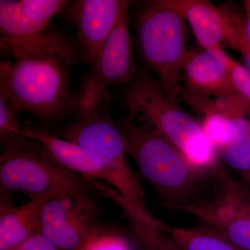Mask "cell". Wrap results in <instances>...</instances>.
Wrapping results in <instances>:
<instances>
[{
    "label": "cell",
    "mask_w": 250,
    "mask_h": 250,
    "mask_svg": "<svg viewBox=\"0 0 250 250\" xmlns=\"http://www.w3.org/2000/svg\"><path fill=\"white\" fill-rule=\"evenodd\" d=\"M118 126L126 154L159 193L163 206L188 203L205 174L192 168L170 143L148 126L128 118L121 120Z\"/></svg>",
    "instance_id": "3957f363"
},
{
    "label": "cell",
    "mask_w": 250,
    "mask_h": 250,
    "mask_svg": "<svg viewBox=\"0 0 250 250\" xmlns=\"http://www.w3.org/2000/svg\"><path fill=\"white\" fill-rule=\"evenodd\" d=\"M49 198H40L17 207L10 200L0 205V250H13L41 233V215Z\"/></svg>",
    "instance_id": "4fadbf2b"
},
{
    "label": "cell",
    "mask_w": 250,
    "mask_h": 250,
    "mask_svg": "<svg viewBox=\"0 0 250 250\" xmlns=\"http://www.w3.org/2000/svg\"><path fill=\"white\" fill-rule=\"evenodd\" d=\"M165 224L147 227L134 235L144 250H182L164 228Z\"/></svg>",
    "instance_id": "d6986e66"
},
{
    "label": "cell",
    "mask_w": 250,
    "mask_h": 250,
    "mask_svg": "<svg viewBox=\"0 0 250 250\" xmlns=\"http://www.w3.org/2000/svg\"><path fill=\"white\" fill-rule=\"evenodd\" d=\"M245 9V21H246V30L247 39L250 46V0L243 1Z\"/></svg>",
    "instance_id": "cb8c5ba5"
},
{
    "label": "cell",
    "mask_w": 250,
    "mask_h": 250,
    "mask_svg": "<svg viewBox=\"0 0 250 250\" xmlns=\"http://www.w3.org/2000/svg\"><path fill=\"white\" fill-rule=\"evenodd\" d=\"M235 62L221 47L190 52L182 72L185 91L204 96L236 91L231 77Z\"/></svg>",
    "instance_id": "8fae6325"
},
{
    "label": "cell",
    "mask_w": 250,
    "mask_h": 250,
    "mask_svg": "<svg viewBox=\"0 0 250 250\" xmlns=\"http://www.w3.org/2000/svg\"><path fill=\"white\" fill-rule=\"evenodd\" d=\"M231 77L237 91L241 93L250 103V74L243 65L236 62L233 65Z\"/></svg>",
    "instance_id": "7402d4cb"
},
{
    "label": "cell",
    "mask_w": 250,
    "mask_h": 250,
    "mask_svg": "<svg viewBox=\"0 0 250 250\" xmlns=\"http://www.w3.org/2000/svg\"><path fill=\"white\" fill-rule=\"evenodd\" d=\"M13 250H61L42 233L34 235Z\"/></svg>",
    "instance_id": "603a6c76"
},
{
    "label": "cell",
    "mask_w": 250,
    "mask_h": 250,
    "mask_svg": "<svg viewBox=\"0 0 250 250\" xmlns=\"http://www.w3.org/2000/svg\"><path fill=\"white\" fill-rule=\"evenodd\" d=\"M214 177L220 188L213 198L166 208L190 213L238 248L250 250V190L223 167Z\"/></svg>",
    "instance_id": "ba28073f"
},
{
    "label": "cell",
    "mask_w": 250,
    "mask_h": 250,
    "mask_svg": "<svg viewBox=\"0 0 250 250\" xmlns=\"http://www.w3.org/2000/svg\"><path fill=\"white\" fill-rule=\"evenodd\" d=\"M18 112L0 94V140L1 145L20 138L27 137V129L18 118Z\"/></svg>",
    "instance_id": "ac0fdd59"
},
{
    "label": "cell",
    "mask_w": 250,
    "mask_h": 250,
    "mask_svg": "<svg viewBox=\"0 0 250 250\" xmlns=\"http://www.w3.org/2000/svg\"><path fill=\"white\" fill-rule=\"evenodd\" d=\"M84 178L59 164L42 143L22 137L1 145V200L21 193L31 200L52 198L82 187Z\"/></svg>",
    "instance_id": "277c9868"
},
{
    "label": "cell",
    "mask_w": 250,
    "mask_h": 250,
    "mask_svg": "<svg viewBox=\"0 0 250 250\" xmlns=\"http://www.w3.org/2000/svg\"><path fill=\"white\" fill-rule=\"evenodd\" d=\"M134 72L127 4L74 93L71 113L79 120L109 108V88L129 83Z\"/></svg>",
    "instance_id": "8992f818"
},
{
    "label": "cell",
    "mask_w": 250,
    "mask_h": 250,
    "mask_svg": "<svg viewBox=\"0 0 250 250\" xmlns=\"http://www.w3.org/2000/svg\"><path fill=\"white\" fill-rule=\"evenodd\" d=\"M182 250H244L209 227L182 228L164 225Z\"/></svg>",
    "instance_id": "5bb4252c"
},
{
    "label": "cell",
    "mask_w": 250,
    "mask_h": 250,
    "mask_svg": "<svg viewBox=\"0 0 250 250\" xmlns=\"http://www.w3.org/2000/svg\"><path fill=\"white\" fill-rule=\"evenodd\" d=\"M9 55L11 59L1 64L0 94L18 113L44 121L71 113L70 73L79 59L75 42L47 28Z\"/></svg>",
    "instance_id": "6da1fadb"
},
{
    "label": "cell",
    "mask_w": 250,
    "mask_h": 250,
    "mask_svg": "<svg viewBox=\"0 0 250 250\" xmlns=\"http://www.w3.org/2000/svg\"><path fill=\"white\" fill-rule=\"evenodd\" d=\"M126 1L82 0L72 8L77 29L75 42L79 59L93 63L98 58L125 6Z\"/></svg>",
    "instance_id": "30bf717a"
},
{
    "label": "cell",
    "mask_w": 250,
    "mask_h": 250,
    "mask_svg": "<svg viewBox=\"0 0 250 250\" xmlns=\"http://www.w3.org/2000/svg\"><path fill=\"white\" fill-rule=\"evenodd\" d=\"M241 174L242 176H243V178L246 179L247 182L250 184V170H248V172H244V173H242Z\"/></svg>",
    "instance_id": "d4e9b609"
},
{
    "label": "cell",
    "mask_w": 250,
    "mask_h": 250,
    "mask_svg": "<svg viewBox=\"0 0 250 250\" xmlns=\"http://www.w3.org/2000/svg\"><path fill=\"white\" fill-rule=\"evenodd\" d=\"M123 104L129 120L170 143L197 172L213 176L221 166L216 148L206 137L201 125L179 107L157 79L135 77L123 93Z\"/></svg>",
    "instance_id": "7a4b0ae2"
},
{
    "label": "cell",
    "mask_w": 250,
    "mask_h": 250,
    "mask_svg": "<svg viewBox=\"0 0 250 250\" xmlns=\"http://www.w3.org/2000/svg\"><path fill=\"white\" fill-rule=\"evenodd\" d=\"M184 98L197 111L207 115L218 113L227 118H246L250 114V103L237 90L225 95L210 96L195 95L184 91Z\"/></svg>",
    "instance_id": "9a60e30c"
},
{
    "label": "cell",
    "mask_w": 250,
    "mask_h": 250,
    "mask_svg": "<svg viewBox=\"0 0 250 250\" xmlns=\"http://www.w3.org/2000/svg\"><path fill=\"white\" fill-rule=\"evenodd\" d=\"M82 250H131V248L126 240L119 233L102 230Z\"/></svg>",
    "instance_id": "44dd1931"
},
{
    "label": "cell",
    "mask_w": 250,
    "mask_h": 250,
    "mask_svg": "<svg viewBox=\"0 0 250 250\" xmlns=\"http://www.w3.org/2000/svg\"><path fill=\"white\" fill-rule=\"evenodd\" d=\"M103 230L98 199L88 184L49 199L41 215V233L61 250H82Z\"/></svg>",
    "instance_id": "52a82bcc"
},
{
    "label": "cell",
    "mask_w": 250,
    "mask_h": 250,
    "mask_svg": "<svg viewBox=\"0 0 250 250\" xmlns=\"http://www.w3.org/2000/svg\"><path fill=\"white\" fill-rule=\"evenodd\" d=\"M250 121L246 118H229L218 113L205 115L201 126L206 137L222 150L237 139L250 134Z\"/></svg>",
    "instance_id": "2e32d148"
},
{
    "label": "cell",
    "mask_w": 250,
    "mask_h": 250,
    "mask_svg": "<svg viewBox=\"0 0 250 250\" xmlns=\"http://www.w3.org/2000/svg\"><path fill=\"white\" fill-rule=\"evenodd\" d=\"M63 0H1L0 47L9 54L42 34L67 4Z\"/></svg>",
    "instance_id": "9c48e42d"
},
{
    "label": "cell",
    "mask_w": 250,
    "mask_h": 250,
    "mask_svg": "<svg viewBox=\"0 0 250 250\" xmlns=\"http://www.w3.org/2000/svg\"><path fill=\"white\" fill-rule=\"evenodd\" d=\"M225 162L242 173L250 170V133L229 144L223 149Z\"/></svg>",
    "instance_id": "ffe728a7"
},
{
    "label": "cell",
    "mask_w": 250,
    "mask_h": 250,
    "mask_svg": "<svg viewBox=\"0 0 250 250\" xmlns=\"http://www.w3.org/2000/svg\"><path fill=\"white\" fill-rule=\"evenodd\" d=\"M225 9L226 29L224 42L241 54L243 66L250 75V46L247 39L245 18L228 8Z\"/></svg>",
    "instance_id": "e0dca14e"
},
{
    "label": "cell",
    "mask_w": 250,
    "mask_h": 250,
    "mask_svg": "<svg viewBox=\"0 0 250 250\" xmlns=\"http://www.w3.org/2000/svg\"><path fill=\"white\" fill-rule=\"evenodd\" d=\"M190 24L197 42L205 49L221 47L226 29L223 7L205 0H163Z\"/></svg>",
    "instance_id": "7c38bea8"
},
{
    "label": "cell",
    "mask_w": 250,
    "mask_h": 250,
    "mask_svg": "<svg viewBox=\"0 0 250 250\" xmlns=\"http://www.w3.org/2000/svg\"><path fill=\"white\" fill-rule=\"evenodd\" d=\"M140 53L174 101L182 94V72L190 52L186 45L185 20L163 0L147 1L135 21Z\"/></svg>",
    "instance_id": "5b68a950"
},
{
    "label": "cell",
    "mask_w": 250,
    "mask_h": 250,
    "mask_svg": "<svg viewBox=\"0 0 250 250\" xmlns=\"http://www.w3.org/2000/svg\"></svg>",
    "instance_id": "484cf974"
}]
</instances>
